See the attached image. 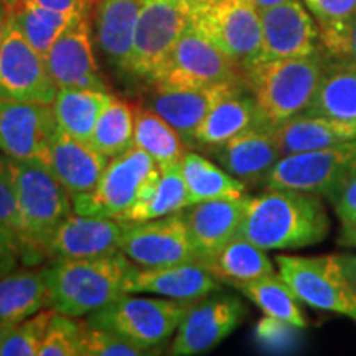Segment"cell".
Returning <instances> with one entry per match:
<instances>
[{"instance_id":"obj_1","label":"cell","mask_w":356,"mask_h":356,"mask_svg":"<svg viewBox=\"0 0 356 356\" xmlns=\"http://www.w3.org/2000/svg\"><path fill=\"white\" fill-rule=\"evenodd\" d=\"M330 231L320 195L286 188H266L249 197L238 236L264 251L300 249L322 243Z\"/></svg>"},{"instance_id":"obj_2","label":"cell","mask_w":356,"mask_h":356,"mask_svg":"<svg viewBox=\"0 0 356 356\" xmlns=\"http://www.w3.org/2000/svg\"><path fill=\"white\" fill-rule=\"evenodd\" d=\"M134 262L122 252L91 259H58L44 267L50 309L84 317L126 293Z\"/></svg>"},{"instance_id":"obj_3","label":"cell","mask_w":356,"mask_h":356,"mask_svg":"<svg viewBox=\"0 0 356 356\" xmlns=\"http://www.w3.org/2000/svg\"><path fill=\"white\" fill-rule=\"evenodd\" d=\"M325 56L259 60L244 68V84L269 126L304 114L322 79Z\"/></svg>"},{"instance_id":"obj_4","label":"cell","mask_w":356,"mask_h":356,"mask_svg":"<svg viewBox=\"0 0 356 356\" xmlns=\"http://www.w3.org/2000/svg\"><path fill=\"white\" fill-rule=\"evenodd\" d=\"M26 243L37 259L47 257L55 231L70 215L73 200L42 159L8 157Z\"/></svg>"},{"instance_id":"obj_5","label":"cell","mask_w":356,"mask_h":356,"mask_svg":"<svg viewBox=\"0 0 356 356\" xmlns=\"http://www.w3.org/2000/svg\"><path fill=\"white\" fill-rule=\"evenodd\" d=\"M197 302V300H195ZM193 305L191 300L150 299L124 293L109 305L92 312L88 325L115 332L140 348L152 353L177 332L185 314Z\"/></svg>"},{"instance_id":"obj_6","label":"cell","mask_w":356,"mask_h":356,"mask_svg":"<svg viewBox=\"0 0 356 356\" xmlns=\"http://www.w3.org/2000/svg\"><path fill=\"white\" fill-rule=\"evenodd\" d=\"M188 24L243 68L262 47L261 12L254 0H188Z\"/></svg>"},{"instance_id":"obj_7","label":"cell","mask_w":356,"mask_h":356,"mask_svg":"<svg viewBox=\"0 0 356 356\" xmlns=\"http://www.w3.org/2000/svg\"><path fill=\"white\" fill-rule=\"evenodd\" d=\"M244 83V68L188 24L170 56L149 84L162 89H198Z\"/></svg>"},{"instance_id":"obj_8","label":"cell","mask_w":356,"mask_h":356,"mask_svg":"<svg viewBox=\"0 0 356 356\" xmlns=\"http://www.w3.org/2000/svg\"><path fill=\"white\" fill-rule=\"evenodd\" d=\"M279 275L297 300L317 310L345 315L356 322V292L337 254L300 257L275 256Z\"/></svg>"},{"instance_id":"obj_9","label":"cell","mask_w":356,"mask_h":356,"mask_svg":"<svg viewBox=\"0 0 356 356\" xmlns=\"http://www.w3.org/2000/svg\"><path fill=\"white\" fill-rule=\"evenodd\" d=\"M356 173V139L325 149L284 155L266 180V188H286L330 200Z\"/></svg>"},{"instance_id":"obj_10","label":"cell","mask_w":356,"mask_h":356,"mask_svg":"<svg viewBox=\"0 0 356 356\" xmlns=\"http://www.w3.org/2000/svg\"><path fill=\"white\" fill-rule=\"evenodd\" d=\"M188 0H144L129 76L150 83L188 26Z\"/></svg>"},{"instance_id":"obj_11","label":"cell","mask_w":356,"mask_h":356,"mask_svg":"<svg viewBox=\"0 0 356 356\" xmlns=\"http://www.w3.org/2000/svg\"><path fill=\"white\" fill-rule=\"evenodd\" d=\"M124 222L122 254L144 269L200 262V252L191 241L184 211L140 222Z\"/></svg>"},{"instance_id":"obj_12","label":"cell","mask_w":356,"mask_h":356,"mask_svg":"<svg viewBox=\"0 0 356 356\" xmlns=\"http://www.w3.org/2000/svg\"><path fill=\"white\" fill-rule=\"evenodd\" d=\"M157 168L145 150L132 145L126 152L109 159L91 193L73 200L74 213L119 220L132 207L140 186Z\"/></svg>"},{"instance_id":"obj_13","label":"cell","mask_w":356,"mask_h":356,"mask_svg":"<svg viewBox=\"0 0 356 356\" xmlns=\"http://www.w3.org/2000/svg\"><path fill=\"white\" fill-rule=\"evenodd\" d=\"M56 92L47 61L26 42L10 13L0 47V99L53 104Z\"/></svg>"},{"instance_id":"obj_14","label":"cell","mask_w":356,"mask_h":356,"mask_svg":"<svg viewBox=\"0 0 356 356\" xmlns=\"http://www.w3.org/2000/svg\"><path fill=\"white\" fill-rule=\"evenodd\" d=\"M246 317V305L231 293H210L190 307L178 325L168 355L197 356L211 351Z\"/></svg>"},{"instance_id":"obj_15","label":"cell","mask_w":356,"mask_h":356,"mask_svg":"<svg viewBox=\"0 0 356 356\" xmlns=\"http://www.w3.org/2000/svg\"><path fill=\"white\" fill-rule=\"evenodd\" d=\"M58 89H95L109 91L96 63L89 10L78 13L53 43L44 58Z\"/></svg>"},{"instance_id":"obj_16","label":"cell","mask_w":356,"mask_h":356,"mask_svg":"<svg viewBox=\"0 0 356 356\" xmlns=\"http://www.w3.org/2000/svg\"><path fill=\"white\" fill-rule=\"evenodd\" d=\"M56 129L51 104L0 99V152L7 157L40 159Z\"/></svg>"},{"instance_id":"obj_17","label":"cell","mask_w":356,"mask_h":356,"mask_svg":"<svg viewBox=\"0 0 356 356\" xmlns=\"http://www.w3.org/2000/svg\"><path fill=\"white\" fill-rule=\"evenodd\" d=\"M259 60L300 58L318 53L320 30L300 0L262 8Z\"/></svg>"},{"instance_id":"obj_18","label":"cell","mask_w":356,"mask_h":356,"mask_svg":"<svg viewBox=\"0 0 356 356\" xmlns=\"http://www.w3.org/2000/svg\"><path fill=\"white\" fill-rule=\"evenodd\" d=\"M144 0H92L89 6L92 38L118 73L127 74Z\"/></svg>"},{"instance_id":"obj_19","label":"cell","mask_w":356,"mask_h":356,"mask_svg":"<svg viewBox=\"0 0 356 356\" xmlns=\"http://www.w3.org/2000/svg\"><path fill=\"white\" fill-rule=\"evenodd\" d=\"M241 88H246L243 81L198 89H162L152 86V91L145 97V108L165 119L180 134L185 145L191 149L197 147L195 136L213 106Z\"/></svg>"},{"instance_id":"obj_20","label":"cell","mask_w":356,"mask_h":356,"mask_svg":"<svg viewBox=\"0 0 356 356\" xmlns=\"http://www.w3.org/2000/svg\"><path fill=\"white\" fill-rule=\"evenodd\" d=\"M208 150L222 170L246 186H264L270 170L282 159L273 126L249 129Z\"/></svg>"},{"instance_id":"obj_21","label":"cell","mask_w":356,"mask_h":356,"mask_svg":"<svg viewBox=\"0 0 356 356\" xmlns=\"http://www.w3.org/2000/svg\"><path fill=\"white\" fill-rule=\"evenodd\" d=\"M122 229L124 222L115 218L70 215L53 234L47 259H91L121 252Z\"/></svg>"},{"instance_id":"obj_22","label":"cell","mask_w":356,"mask_h":356,"mask_svg":"<svg viewBox=\"0 0 356 356\" xmlns=\"http://www.w3.org/2000/svg\"><path fill=\"white\" fill-rule=\"evenodd\" d=\"M40 159L50 167L71 200L91 193L109 163V157L97 152L91 144L74 139L61 129H56Z\"/></svg>"},{"instance_id":"obj_23","label":"cell","mask_w":356,"mask_h":356,"mask_svg":"<svg viewBox=\"0 0 356 356\" xmlns=\"http://www.w3.org/2000/svg\"><path fill=\"white\" fill-rule=\"evenodd\" d=\"M220 289V280L200 262L144 269L134 264L126 293H154L175 300H200Z\"/></svg>"},{"instance_id":"obj_24","label":"cell","mask_w":356,"mask_h":356,"mask_svg":"<svg viewBox=\"0 0 356 356\" xmlns=\"http://www.w3.org/2000/svg\"><path fill=\"white\" fill-rule=\"evenodd\" d=\"M246 195L239 198H218L195 203L184 213L188 233L200 257L207 259L238 236L248 204Z\"/></svg>"},{"instance_id":"obj_25","label":"cell","mask_w":356,"mask_h":356,"mask_svg":"<svg viewBox=\"0 0 356 356\" xmlns=\"http://www.w3.org/2000/svg\"><path fill=\"white\" fill-rule=\"evenodd\" d=\"M269 126L257 108L254 97L246 88L225 96L213 106L204 121L200 124L195 144L204 149L225 144L249 129Z\"/></svg>"},{"instance_id":"obj_26","label":"cell","mask_w":356,"mask_h":356,"mask_svg":"<svg viewBox=\"0 0 356 356\" xmlns=\"http://www.w3.org/2000/svg\"><path fill=\"white\" fill-rule=\"evenodd\" d=\"M274 136L284 157L353 140L356 126L323 115L299 114L274 126Z\"/></svg>"},{"instance_id":"obj_27","label":"cell","mask_w":356,"mask_h":356,"mask_svg":"<svg viewBox=\"0 0 356 356\" xmlns=\"http://www.w3.org/2000/svg\"><path fill=\"white\" fill-rule=\"evenodd\" d=\"M188 207V191L180 165L168 170L157 168L144 181L136 202L119 220L126 222L150 221L184 211Z\"/></svg>"},{"instance_id":"obj_28","label":"cell","mask_w":356,"mask_h":356,"mask_svg":"<svg viewBox=\"0 0 356 356\" xmlns=\"http://www.w3.org/2000/svg\"><path fill=\"white\" fill-rule=\"evenodd\" d=\"M50 309L43 269L13 270L0 279V325L17 323Z\"/></svg>"},{"instance_id":"obj_29","label":"cell","mask_w":356,"mask_h":356,"mask_svg":"<svg viewBox=\"0 0 356 356\" xmlns=\"http://www.w3.org/2000/svg\"><path fill=\"white\" fill-rule=\"evenodd\" d=\"M304 114L356 126V65L327 61L317 91Z\"/></svg>"},{"instance_id":"obj_30","label":"cell","mask_w":356,"mask_h":356,"mask_svg":"<svg viewBox=\"0 0 356 356\" xmlns=\"http://www.w3.org/2000/svg\"><path fill=\"white\" fill-rule=\"evenodd\" d=\"M200 264L207 267L220 282L233 287L274 274V266L264 249L241 236H236L215 254L200 261Z\"/></svg>"},{"instance_id":"obj_31","label":"cell","mask_w":356,"mask_h":356,"mask_svg":"<svg viewBox=\"0 0 356 356\" xmlns=\"http://www.w3.org/2000/svg\"><path fill=\"white\" fill-rule=\"evenodd\" d=\"M111 92L95 89H58L53 111L58 129L73 136L74 139L91 140L97 118L108 104Z\"/></svg>"},{"instance_id":"obj_32","label":"cell","mask_w":356,"mask_h":356,"mask_svg":"<svg viewBox=\"0 0 356 356\" xmlns=\"http://www.w3.org/2000/svg\"><path fill=\"white\" fill-rule=\"evenodd\" d=\"M190 207L218 198H239L248 186L197 152H186L180 163Z\"/></svg>"},{"instance_id":"obj_33","label":"cell","mask_w":356,"mask_h":356,"mask_svg":"<svg viewBox=\"0 0 356 356\" xmlns=\"http://www.w3.org/2000/svg\"><path fill=\"white\" fill-rule=\"evenodd\" d=\"M134 145L145 150L160 170L178 167L186 154V145L180 134L149 108L136 106Z\"/></svg>"},{"instance_id":"obj_34","label":"cell","mask_w":356,"mask_h":356,"mask_svg":"<svg viewBox=\"0 0 356 356\" xmlns=\"http://www.w3.org/2000/svg\"><path fill=\"white\" fill-rule=\"evenodd\" d=\"M249 300L254 302L270 320L291 327L304 328L307 320L297 305V297L280 275L270 274L236 287Z\"/></svg>"},{"instance_id":"obj_35","label":"cell","mask_w":356,"mask_h":356,"mask_svg":"<svg viewBox=\"0 0 356 356\" xmlns=\"http://www.w3.org/2000/svg\"><path fill=\"white\" fill-rule=\"evenodd\" d=\"M136 106L111 95L92 131L91 144L97 152L113 159L134 145Z\"/></svg>"},{"instance_id":"obj_36","label":"cell","mask_w":356,"mask_h":356,"mask_svg":"<svg viewBox=\"0 0 356 356\" xmlns=\"http://www.w3.org/2000/svg\"><path fill=\"white\" fill-rule=\"evenodd\" d=\"M10 13L26 42L32 44L33 50L43 58L48 56L56 38L78 15V13L68 15V13L51 12L25 2H20Z\"/></svg>"},{"instance_id":"obj_37","label":"cell","mask_w":356,"mask_h":356,"mask_svg":"<svg viewBox=\"0 0 356 356\" xmlns=\"http://www.w3.org/2000/svg\"><path fill=\"white\" fill-rule=\"evenodd\" d=\"M55 310H42L17 323L0 325V356H33L51 322Z\"/></svg>"},{"instance_id":"obj_38","label":"cell","mask_w":356,"mask_h":356,"mask_svg":"<svg viewBox=\"0 0 356 356\" xmlns=\"http://www.w3.org/2000/svg\"><path fill=\"white\" fill-rule=\"evenodd\" d=\"M78 317L53 314L37 356H84V332L88 323Z\"/></svg>"},{"instance_id":"obj_39","label":"cell","mask_w":356,"mask_h":356,"mask_svg":"<svg viewBox=\"0 0 356 356\" xmlns=\"http://www.w3.org/2000/svg\"><path fill=\"white\" fill-rule=\"evenodd\" d=\"M0 226L10 231L13 238L19 241L22 254H24V264H37V256L33 254L29 243H26L10 163H8L7 155H3L2 152H0Z\"/></svg>"},{"instance_id":"obj_40","label":"cell","mask_w":356,"mask_h":356,"mask_svg":"<svg viewBox=\"0 0 356 356\" xmlns=\"http://www.w3.org/2000/svg\"><path fill=\"white\" fill-rule=\"evenodd\" d=\"M325 61L356 65V13L343 24L318 26Z\"/></svg>"},{"instance_id":"obj_41","label":"cell","mask_w":356,"mask_h":356,"mask_svg":"<svg viewBox=\"0 0 356 356\" xmlns=\"http://www.w3.org/2000/svg\"><path fill=\"white\" fill-rule=\"evenodd\" d=\"M88 323V322H86ZM84 356H139L150 355L119 333L88 325L84 332Z\"/></svg>"},{"instance_id":"obj_42","label":"cell","mask_w":356,"mask_h":356,"mask_svg":"<svg viewBox=\"0 0 356 356\" xmlns=\"http://www.w3.org/2000/svg\"><path fill=\"white\" fill-rule=\"evenodd\" d=\"M318 26L343 24L356 13V0H304Z\"/></svg>"},{"instance_id":"obj_43","label":"cell","mask_w":356,"mask_h":356,"mask_svg":"<svg viewBox=\"0 0 356 356\" xmlns=\"http://www.w3.org/2000/svg\"><path fill=\"white\" fill-rule=\"evenodd\" d=\"M20 262H24V254L19 241L10 231L0 226V279L19 269Z\"/></svg>"},{"instance_id":"obj_44","label":"cell","mask_w":356,"mask_h":356,"mask_svg":"<svg viewBox=\"0 0 356 356\" xmlns=\"http://www.w3.org/2000/svg\"><path fill=\"white\" fill-rule=\"evenodd\" d=\"M340 221H350L356 218V173L351 175L330 198Z\"/></svg>"},{"instance_id":"obj_45","label":"cell","mask_w":356,"mask_h":356,"mask_svg":"<svg viewBox=\"0 0 356 356\" xmlns=\"http://www.w3.org/2000/svg\"><path fill=\"white\" fill-rule=\"evenodd\" d=\"M22 2L51 12L68 13V15H76V13L89 10V0H22Z\"/></svg>"},{"instance_id":"obj_46","label":"cell","mask_w":356,"mask_h":356,"mask_svg":"<svg viewBox=\"0 0 356 356\" xmlns=\"http://www.w3.org/2000/svg\"><path fill=\"white\" fill-rule=\"evenodd\" d=\"M338 244L343 248L356 249V218L350 221H341L340 236H338Z\"/></svg>"},{"instance_id":"obj_47","label":"cell","mask_w":356,"mask_h":356,"mask_svg":"<svg viewBox=\"0 0 356 356\" xmlns=\"http://www.w3.org/2000/svg\"><path fill=\"white\" fill-rule=\"evenodd\" d=\"M350 286L356 292V254H337Z\"/></svg>"},{"instance_id":"obj_48","label":"cell","mask_w":356,"mask_h":356,"mask_svg":"<svg viewBox=\"0 0 356 356\" xmlns=\"http://www.w3.org/2000/svg\"><path fill=\"white\" fill-rule=\"evenodd\" d=\"M8 17H10V10L0 2V47H2L3 37H6V30L8 24Z\"/></svg>"},{"instance_id":"obj_49","label":"cell","mask_w":356,"mask_h":356,"mask_svg":"<svg viewBox=\"0 0 356 356\" xmlns=\"http://www.w3.org/2000/svg\"><path fill=\"white\" fill-rule=\"evenodd\" d=\"M284 2H289V0H254V3L257 6V8H259V10H262V8H269V7L279 6V3H284Z\"/></svg>"},{"instance_id":"obj_50","label":"cell","mask_w":356,"mask_h":356,"mask_svg":"<svg viewBox=\"0 0 356 356\" xmlns=\"http://www.w3.org/2000/svg\"><path fill=\"white\" fill-rule=\"evenodd\" d=\"M0 2H2L3 3V6H6L7 8H8V10H13V8H15L17 6H19V3L22 2V0H0Z\"/></svg>"}]
</instances>
